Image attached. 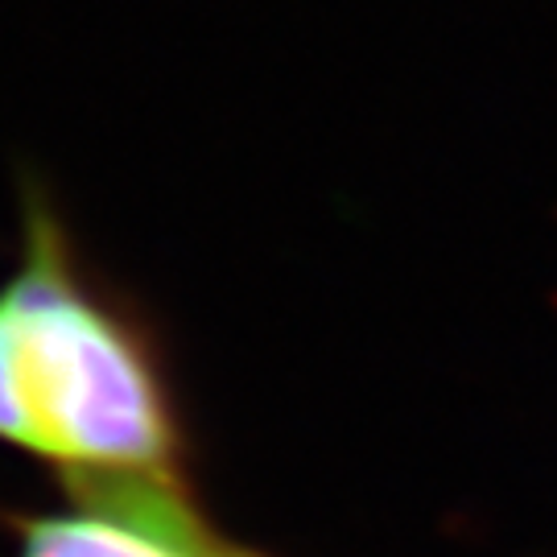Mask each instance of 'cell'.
<instances>
[{
	"instance_id": "cell-1",
	"label": "cell",
	"mask_w": 557,
	"mask_h": 557,
	"mask_svg": "<svg viewBox=\"0 0 557 557\" xmlns=\"http://www.w3.org/2000/svg\"><path fill=\"white\" fill-rule=\"evenodd\" d=\"M41 458L87 475H178V418L158 363L79 277L41 195H25V252L0 289Z\"/></svg>"
},
{
	"instance_id": "cell-2",
	"label": "cell",
	"mask_w": 557,
	"mask_h": 557,
	"mask_svg": "<svg viewBox=\"0 0 557 557\" xmlns=\"http://www.w3.org/2000/svg\"><path fill=\"white\" fill-rule=\"evenodd\" d=\"M0 442L21 446L29 455H41L38 425H34L29 400H25V388H21L17 343H13V322H9L4 301H0Z\"/></svg>"
}]
</instances>
